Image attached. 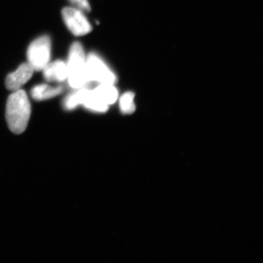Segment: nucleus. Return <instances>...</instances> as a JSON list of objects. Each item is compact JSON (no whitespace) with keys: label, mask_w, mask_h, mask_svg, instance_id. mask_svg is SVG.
Masks as SVG:
<instances>
[{"label":"nucleus","mask_w":263,"mask_h":263,"mask_svg":"<svg viewBox=\"0 0 263 263\" xmlns=\"http://www.w3.org/2000/svg\"><path fill=\"white\" fill-rule=\"evenodd\" d=\"M51 41L48 35L34 40L27 50V60L34 71L43 70L51 60Z\"/></svg>","instance_id":"nucleus-3"},{"label":"nucleus","mask_w":263,"mask_h":263,"mask_svg":"<svg viewBox=\"0 0 263 263\" xmlns=\"http://www.w3.org/2000/svg\"><path fill=\"white\" fill-rule=\"evenodd\" d=\"M74 8L81 10L83 12H89L91 10V7L88 0H69Z\"/></svg>","instance_id":"nucleus-13"},{"label":"nucleus","mask_w":263,"mask_h":263,"mask_svg":"<svg viewBox=\"0 0 263 263\" xmlns=\"http://www.w3.org/2000/svg\"><path fill=\"white\" fill-rule=\"evenodd\" d=\"M62 15L66 26L74 35H85L92 30V27L85 16L84 12L77 8L72 7L65 8L62 10Z\"/></svg>","instance_id":"nucleus-5"},{"label":"nucleus","mask_w":263,"mask_h":263,"mask_svg":"<svg viewBox=\"0 0 263 263\" xmlns=\"http://www.w3.org/2000/svg\"><path fill=\"white\" fill-rule=\"evenodd\" d=\"M43 77L48 82H63L67 79V67L66 62L57 60L48 63L43 69Z\"/></svg>","instance_id":"nucleus-7"},{"label":"nucleus","mask_w":263,"mask_h":263,"mask_svg":"<svg viewBox=\"0 0 263 263\" xmlns=\"http://www.w3.org/2000/svg\"><path fill=\"white\" fill-rule=\"evenodd\" d=\"M67 67V81L71 87L80 89L90 84L86 71V57L80 43H72L66 63Z\"/></svg>","instance_id":"nucleus-2"},{"label":"nucleus","mask_w":263,"mask_h":263,"mask_svg":"<svg viewBox=\"0 0 263 263\" xmlns=\"http://www.w3.org/2000/svg\"><path fill=\"white\" fill-rule=\"evenodd\" d=\"M31 115L30 102L22 89L13 91L7 101L6 120L10 130L21 134L27 129Z\"/></svg>","instance_id":"nucleus-1"},{"label":"nucleus","mask_w":263,"mask_h":263,"mask_svg":"<svg viewBox=\"0 0 263 263\" xmlns=\"http://www.w3.org/2000/svg\"><path fill=\"white\" fill-rule=\"evenodd\" d=\"M87 89L88 88L86 87L76 89L75 91L67 95L64 100V108L67 110H72L79 107V105H82L83 100H84Z\"/></svg>","instance_id":"nucleus-11"},{"label":"nucleus","mask_w":263,"mask_h":263,"mask_svg":"<svg viewBox=\"0 0 263 263\" xmlns=\"http://www.w3.org/2000/svg\"><path fill=\"white\" fill-rule=\"evenodd\" d=\"M62 86H52L48 84H40L34 86L31 90V96L35 100H46L55 98L63 92Z\"/></svg>","instance_id":"nucleus-8"},{"label":"nucleus","mask_w":263,"mask_h":263,"mask_svg":"<svg viewBox=\"0 0 263 263\" xmlns=\"http://www.w3.org/2000/svg\"><path fill=\"white\" fill-rule=\"evenodd\" d=\"M34 72V69L28 62L22 64L15 72L7 76L5 86L8 90L12 91L21 89V88L32 78Z\"/></svg>","instance_id":"nucleus-6"},{"label":"nucleus","mask_w":263,"mask_h":263,"mask_svg":"<svg viewBox=\"0 0 263 263\" xmlns=\"http://www.w3.org/2000/svg\"><path fill=\"white\" fill-rule=\"evenodd\" d=\"M86 71L90 83L115 84L117 82V75L96 53H91L86 57Z\"/></svg>","instance_id":"nucleus-4"},{"label":"nucleus","mask_w":263,"mask_h":263,"mask_svg":"<svg viewBox=\"0 0 263 263\" xmlns=\"http://www.w3.org/2000/svg\"><path fill=\"white\" fill-rule=\"evenodd\" d=\"M82 105L91 111L104 113L108 110L109 106L99 98L94 90L87 89L85 95Z\"/></svg>","instance_id":"nucleus-9"},{"label":"nucleus","mask_w":263,"mask_h":263,"mask_svg":"<svg viewBox=\"0 0 263 263\" xmlns=\"http://www.w3.org/2000/svg\"><path fill=\"white\" fill-rule=\"evenodd\" d=\"M93 90L108 106L115 103L119 98V91L114 84H98Z\"/></svg>","instance_id":"nucleus-10"},{"label":"nucleus","mask_w":263,"mask_h":263,"mask_svg":"<svg viewBox=\"0 0 263 263\" xmlns=\"http://www.w3.org/2000/svg\"><path fill=\"white\" fill-rule=\"evenodd\" d=\"M119 108L121 111L124 114H130L136 110L135 104V94L131 91L123 94L119 99Z\"/></svg>","instance_id":"nucleus-12"}]
</instances>
